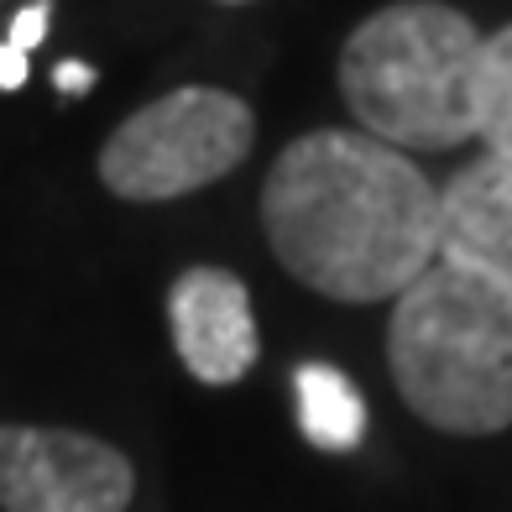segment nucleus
<instances>
[{"label":"nucleus","mask_w":512,"mask_h":512,"mask_svg":"<svg viewBox=\"0 0 512 512\" xmlns=\"http://www.w3.org/2000/svg\"><path fill=\"white\" fill-rule=\"evenodd\" d=\"M262 230L309 293L382 304L439 262V189L398 147L324 126L288 142L267 168Z\"/></svg>","instance_id":"nucleus-1"},{"label":"nucleus","mask_w":512,"mask_h":512,"mask_svg":"<svg viewBox=\"0 0 512 512\" xmlns=\"http://www.w3.org/2000/svg\"><path fill=\"white\" fill-rule=\"evenodd\" d=\"M387 366L429 429L460 439L512 429V298L455 262H434L392 298Z\"/></svg>","instance_id":"nucleus-2"},{"label":"nucleus","mask_w":512,"mask_h":512,"mask_svg":"<svg viewBox=\"0 0 512 512\" xmlns=\"http://www.w3.org/2000/svg\"><path fill=\"white\" fill-rule=\"evenodd\" d=\"M476 21L445 0H392L340 48V100L356 131L398 152H445L476 136Z\"/></svg>","instance_id":"nucleus-3"},{"label":"nucleus","mask_w":512,"mask_h":512,"mask_svg":"<svg viewBox=\"0 0 512 512\" xmlns=\"http://www.w3.org/2000/svg\"><path fill=\"white\" fill-rule=\"evenodd\" d=\"M256 115L241 95L183 84L126 115L95 157L100 183L126 204H168L199 194L251 157Z\"/></svg>","instance_id":"nucleus-4"},{"label":"nucleus","mask_w":512,"mask_h":512,"mask_svg":"<svg viewBox=\"0 0 512 512\" xmlns=\"http://www.w3.org/2000/svg\"><path fill=\"white\" fill-rule=\"evenodd\" d=\"M131 460L84 429L0 424V512H131Z\"/></svg>","instance_id":"nucleus-5"},{"label":"nucleus","mask_w":512,"mask_h":512,"mask_svg":"<svg viewBox=\"0 0 512 512\" xmlns=\"http://www.w3.org/2000/svg\"><path fill=\"white\" fill-rule=\"evenodd\" d=\"M173 351L204 387H236L262 356L251 288L225 267H189L168 288Z\"/></svg>","instance_id":"nucleus-6"},{"label":"nucleus","mask_w":512,"mask_h":512,"mask_svg":"<svg viewBox=\"0 0 512 512\" xmlns=\"http://www.w3.org/2000/svg\"><path fill=\"white\" fill-rule=\"evenodd\" d=\"M439 262L512 298V157H476L439 189Z\"/></svg>","instance_id":"nucleus-7"},{"label":"nucleus","mask_w":512,"mask_h":512,"mask_svg":"<svg viewBox=\"0 0 512 512\" xmlns=\"http://www.w3.org/2000/svg\"><path fill=\"white\" fill-rule=\"evenodd\" d=\"M293 398H298V429L324 455H351L366 434V403L345 371L309 361L293 371Z\"/></svg>","instance_id":"nucleus-8"},{"label":"nucleus","mask_w":512,"mask_h":512,"mask_svg":"<svg viewBox=\"0 0 512 512\" xmlns=\"http://www.w3.org/2000/svg\"><path fill=\"white\" fill-rule=\"evenodd\" d=\"M476 142L486 157H512V27L486 32L476 68Z\"/></svg>","instance_id":"nucleus-9"},{"label":"nucleus","mask_w":512,"mask_h":512,"mask_svg":"<svg viewBox=\"0 0 512 512\" xmlns=\"http://www.w3.org/2000/svg\"><path fill=\"white\" fill-rule=\"evenodd\" d=\"M48 16H53V0H32V6H21L16 16H11V48L16 53H32L42 37H48Z\"/></svg>","instance_id":"nucleus-10"},{"label":"nucleus","mask_w":512,"mask_h":512,"mask_svg":"<svg viewBox=\"0 0 512 512\" xmlns=\"http://www.w3.org/2000/svg\"><path fill=\"white\" fill-rule=\"evenodd\" d=\"M95 79H100V74H95L84 58H68V63L53 68V89H58V95H68V100H84L89 89H95Z\"/></svg>","instance_id":"nucleus-11"},{"label":"nucleus","mask_w":512,"mask_h":512,"mask_svg":"<svg viewBox=\"0 0 512 512\" xmlns=\"http://www.w3.org/2000/svg\"><path fill=\"white\" fill-rule=\"evenodd\" d=\"M21 84H27V53H16L11 42H0V89L11 95Z\"/></svg>","instance_id":"nucleus-12"},{"label":"nucleus","mask_w":512,"mask_h":512,"mask_svg":"<svg viewBox=\"0 0 512 512\" xmlns=\"http://www.w3.org/2000/svg\"><path fill=\"white\" fill-rule=\"evenodd\" d=\"M220 6H246V0H220Z\"/></svg>","instance_id":"nucleus-13"}]
</instances>
